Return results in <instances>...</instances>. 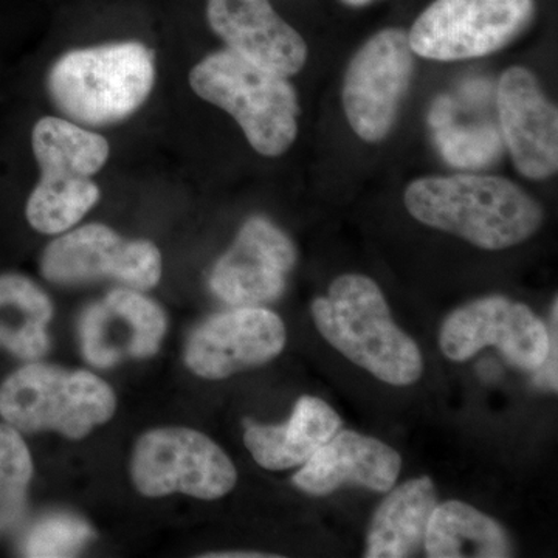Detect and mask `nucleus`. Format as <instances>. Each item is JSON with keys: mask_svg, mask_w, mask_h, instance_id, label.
<instances>
[{"mask_svg": "<svg viewBox=\"0 0 558 558\" xmlns=\"http://www.w3.org/2000/svg\"><path fill=\"white\" fill-rule=\"evenodd\" d=\"M286 78L231 50L209 54L190 73L193 90L229 112L250 145L267 157L286 153L299 132V101Z\"/></svg>", "mask_w": 558, "mask_h": 558, "instance_id": "20e7f679", "label": "nucleus"}, {"mask_svg": "<svg viewBox=\"0 0 558 558\" xmlns=\"http://www.w3.org/2000/svg\"><path fill=\"white\" fill-rule=\"evenodd\" d=\"M499 132L524 178H549L558 168V113L529 70L509 69L497 90Z\"/></svg>", "mask_w": 558, "mask_h": 558, "instance_id": "ddd939ff", "label": "nucleus"}, {"mask_svg": "<svg viewBox=\"0 0 558 558\" xmlns=\"http://www.w3.org/2000/svg\"><path fill=\"white\" fill-rule=\"evenodd\" d=\"M211 558H266V557H278V556H269V554H258V553H226V554H209Z\"/></svg>", "mask_w": 558, "mask_h": 558, "instance_id": "a878e982", "label": "nucleus"}, {"mask_svg": "<svg viewBox=\"0 0 558 558\" xmlns=\"http://www.w3.org/2000/svg\"><path fill=\"white\" fill-rule=\"evenodd\" d=\"M292 241L270 220L252 218L213 269L209 286L234 307L270 303L284 292L295 266Z\"/></svg>", "mask_w": 558, "mask_h": 558, "instance_id": "f8f14e48", "label": "nucleus"}, {"mask_svg": "<svg viewBox=\"0 0 558 558\" xmlns=\"http://www.w3.org/2000/svg\"><path fill=\"white\" fill-rule=\"evenodd\" d=\"M32 475L31 451L20 433L0 425V532L21 519Z\"/></svg>", "mask_w": 558, "mask_h": 558, "instance_id": "b1692460", "label": "nucleus"}, {"mask_svg": "<svg viewBox=\"0 0 558 558\" xmlns=\"http://www.w3.org/2000/svg\"><path fill=\"white\" fill-rule=\"evenodd\" d=\"M132 478L146 497L180 492L218 499L234 487L238 472L226 451L196 429L160 428L138 440Z\"/></svg>", "mask_w": 558, "mask_h": 558, "instance_id": "0eeeda50", "label": "nucleus"}, {"mask_svg": "<svg viewBox=\"0 0 558 558\" xmlns=\"http://www.w3.org/2000/svg\"><path fill=\"white\" fill-rule=\"evenodd\" d=\"M100 199V189L84 175L43 174L27 202L33 229L58 234L72 229Z\"/></svg>", "mask_w": 558, "mask_h": 558, "instance_id": "5701e85b", "label": "nucleus"}, {"mask_svg": "<svg viewBox=\"0 0 558 558\" xmlns=\"http://www.w3.org/2000/svg\"><path fill=\"white\" fill-rule=\"evenodd\" d=\"M167 317L159 304L132 289H117L84 312L80 323L84 357L98 368L159 351Z\"/></svg>", "mask_w": 558, "mask_h": 558, "instance_id": "4468645a", "label": "nucleus"}, {"mask_svg": "<svg viewBox=\"0 0 558 558\" xmlns=\"http://www.w3.org/2000/svg\"><path fill=\"white\" fill-rule=\"evenodd\" d=\"M208 22L229 50L259 68L290 76L306 64V43L270 0H208Z\"/></svg>", "mask_w": 558, "mask_h": 558, "instance_id": "2eb2a0df", "label": "nucleus"}, {"mask_svg": "<svg viewBox=\"0 0 558 558\" xmlns=\"http://www.w3.org/2000/svg\"><path fill=\"white\" fill-rule=\"evenodd\" d=\"M288 333L275 312L236 307L202 323L186 344L185 362L205 379H226L281 354Z\"/></svg>", "mask_w": 558, "mask_h": 558, "instance_id": "9b49d317", "label": "nucleus"}, {"mask_svg": "<svg viewBox=\"0 0 558 558\" xmlns=\"http://www.w3.org/2000/svg\"><path fill=\"white\" fill-rule=\"evenodd\" d=\"M343 2L349 3V5L360 7L366 5V3L373 2V0H343Z\"/></svg>", "mask_w": 558, "mask_h": 558, "instance_id": "bb28decb", "label": "nucleus"}, {"mask_svg": "<svg viewBox=\"0 0 558 558\" xmlns=\"http://www.w3.org/2000/svg\"><path fill=\"white\" fill-rule=\"evenodd\" d=\"M116 407L112 388L87 371L35 363L0 387V416L25 433L58 432L81 439L108 422Z\"/></svg>", "mask_w": 558, "mask_h": 558, "instance_id": "39448f33", "label": "nucleus"}, {"mask_svg": "<svg viewBox=\"0 0 558 558\" xmlns=\"http://www.w3.org/2000/svg\"><path fill=\"white\" fill-rule=\"evenodd\" d=\"M532 16L534 0H435L411 28V50L435 61L486 57L515 39Z\"/></svg>", "mask_w": 558, "mask_h": 558, "instance_id": "423d86ee", "label": "nucleus"}, {"mask_svg": "<svg viewBox=\"0 0 558 558\" xmlns=\"http://www.w3.org/2000/svg\"><path fill=\"white\" fill-rule=\"evenodd\" d=\"M32 143L40 172L92 178L109 157V143L105 137L58 117L39 120L33 130Z\"/></svg>", "mask_w": 558, "mask_h": 558, "instance_id": "412c9836", "label": "nucleus"}, {"mask_svg": "<svg viewBox=\"0 0 558 558\" xmlns=\"http://www.w3.org/2000/svg\"><path fill=\"white\" fill-rule=\"evenodd\" d=\"M94 537L89 524L70 515L39 521L22 542V556L31 558L73 557Z\"/></svg>", "mask_w": 558, "mask_h": 558, "instance_id": "393cba45", "label": "nucleus"}, {"mask_svg": "<svg viewBox=\"0 0 558 558\" xmlns=\"http://www.w3.org/2000/svg\"><path fill=\"white\" fill-rule=\"evenodd\" d=\"M438 506V492L428 476L407 481L389 492L374 513L365 557L416 556L424 546L428 521Z\"/></svg>", "mask_w": 558, "mask_h": 558, "instance_id": "a211bd4d", "label": "nucleus"}, {"mask_svg": "<svg viewBox=\"0 0 558 558\" xmlns=\"http://www.w3.org/2000/svg\"><path fill=\"white\" fill-rule=\"evenodd\" d=\"M340 427L341 418L329 403L303 396L286 424L245 422L244 442L260 468L286 470L306 464Z\"/></svg>", "mask_w": 558, "mask_h": 558, "instance_id": "f3484780", "label": "nucleus"}, {"mask_svg": "<svg viewBox=\"0 0 558 558\" xmlns=\"http://www.w3.org/2000/svg\"><path fill=\"white\" fill-rule=\"evenodd\" d=\"M43 274L58 284L113 279L132 289L154 288L161 277L159 248L149 241H126L100 223L58 238L43 256Z\"/></svg>", "mask_w": 558, "mask_h": 558, "instance_id": "9d476101", "label": "nucleus"}, {"mask_svg": "<svg viewBox=\"0 0 558 558\" xmlns=\"http://www.w3.org/2000/svg\"><path fill=\"white\" fill-rule=\"evenodd\" d=\"M312 318L329 344L385 384L409 387L421 379V349L396 325L373 279L363 275L337 278L328 296L312 303Z\"/></svg>", "mask_w": 558, "mask_h": 558, "instance_id": "f03ea898", "label": "nucleus"}, {"mask_svg": "<svg viewBox=\"0 0 558 558\" xmlns=\"http://www.w3.org/2000/svg\"><path fill=\"white\" fill-rule=\"evenodd\" d=\"M429 558H505L512 545L501 524L461 501L436 506L424 539Z\"/></svg>", "mask_w": 558, "mask_h": 558, "instance_id": "6ab92c4d", "label": "nucleus"}, {"mask_svg": "<svg viewBox=\"0 0 558 558\" xmlns=\"http://www.w3.org/2000/svg\"><path fill=\"white\" fill-rule=\"evenodd\" d=\"M439 347L453 362H465L481 349L495 347L515 368L537 371L548 355L549 332L526 304L494 295L450 314L440 328Z\"/></svg>", "mask_w": 558, "mask_h": 558, "instance_id": "6e6552de", "label": "nucleus"}, {"mask_svg": "<svg viewBox=\"0 0 558 558\" xmlns=\"http://www.w3.org/2000/svg\"><path fill=\"white\" fill-rule=\"evenodd\" d=\"M156 80L153 51L121 43L69 51L49 73L54 106L73 123L106 126L135 112Z\"/></svg>", "mask_w": 558, "mask_h": 558, "instance_id": "7ed1b4c3", "label": "nucleus"}, {"mask_svg": "<svg viewBox=\"0 0 558 558\" xmlns=\"http://www.w3.org/2000/svg\"><path fill=\"white\" fill-rule=\"evenodd\" d=\"M440 156L451 167L478 170L498 159L502 150L501 132L494 123H459L453 112V100L439 97L428 116Z\"/></svg>", "mask_w": 558, "mask_h": 558, "instance_id": "4be33fe9", "label": "nucleus"}, {"mask_svg": "<svg viewBox=\"0 0 558 558\" xmlns=\"http://www.w3.org/2000/svg\"><path fill=\"white\" fill-rule=\"evenodd\" d=\"M405 207L418 222L484 250L519 245L543 220L537 202L515 183L495 175L418 179L405 191Z\"/></svg>", "mask_w": 558, "mask_h": 558, "instance_id": "f257e3e1", "label": "nucleus"}, {"mask_svg": "<svg viewBox=\"0 0 558 558\" xmlns=\"http://www.w3.org/2000/svg\"><path fill=\"white\" fill-rule=\"evenodd\" d=\"M51 314L49 296L32 279L0 277V348L22 360L43 357L49 351Z\"/></svg>", "mask_w": 558, "mask_h": 558, "instance_id": "aec40b11", "label": "nucleus"}, {"mask_svg": "<svg viewBox=\"0 0 558 558\" xmlns=\"http://www.w3.org/2000/svg\"><path fill=\"white\" fill-rule=\"evenodd\" d=\"M402 458L395 449L371 436L351 429L337 432L293 476V484L306 494H332L344 484L388 492L395 487Z\"/></svg>", "mask_w": 558, "mask_h": 558, "instance_id": "dca6fc26", "label": "nucleus"}, {"mask_svg": "<svg viewBox=\"0 0 558 558\" xmlns=\"http://www.w3.org/2000/svg\"><path fill=\"white\" fill-rule=\"evenodd\" d=\"M413 75L409 35L388 28L374 35L352 58L343 84L349 124L365 142L387 137Z\"/></svg>", "mask_w": 558, "mask_h": 558, "instance_id": "1a4fd4ad", "label": "nucleus"}]
</instances>
